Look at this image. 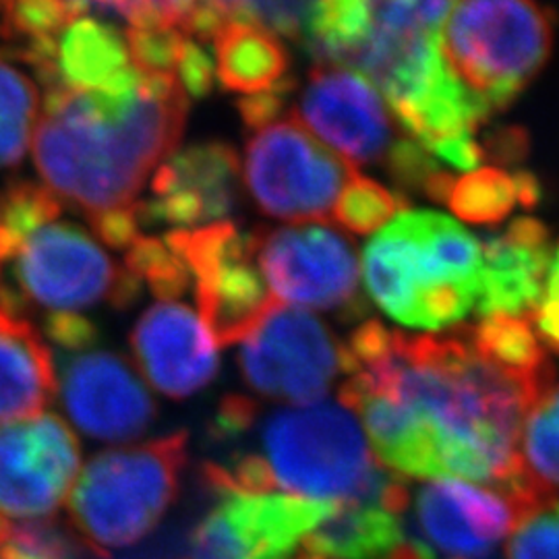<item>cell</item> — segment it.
Here are the masks:
<instances>
[{"label":"cell","instance_id":"obj_27","mask_svg":"<svg viewBox=\"0 0 559 559\" xmlns=\"http://www.w3.org/2000/svg\"><path fill=\"white\" fill-rule=\"evenodd\" d=\"M40 115L34 81L0 59V168L20 164Z\"/></svg>","mask_w":559,"mask_h":559},{"label":"cell","instance_id":"obj_35","mask_svg":"<svg viewBox=\"0 0 559 559\" xmlns=\"http://www.w3.org/2000/svg\"><path fill=\"white\" fill-rule=\"evenodd\" d=\"M214 80H216V69L210 55L205 52L200 40L189 38L182 48L179 69H177V81L182 92L193 98H205L214 90Z\"/></svg>","mask_w":559,"mask_h":559},{"label":"cell","instance_id":"obj_2","mask_svg":"<svg viewBox=\"0 0 559 559\" xmlns=\"http://www.w3.org/2000/svg\"><path fill=\"white\" fill-rule=\"evenodd\" d=\"M187 110L179 81L135 64L102 90L46 87L36 168L48 191L87 218L133 207L150 173L177 147Z\"/></svg>","mask_w":559,"mask_h":559},{"label":"cell","instance_id":"obj_25","mask_svg":"<svg viewBox=\"0 0 559 559\" xmlns=\"http://www.w3.org/2000/svg\"><path fill=\"white\" fill-rule=\"evenodd\" d=\"M369 29V0H316L300 34L318 64L350 67Z\"/></svg>","mask_w":559,"mask_h":559},{"label":"cell","instance_id":"obj_31","mask_svg":"<svg viewBox=\"0 0 559 559\" xmlns=\"http://www.w3.org/2000/svg\"><path fill=\"white\" fill-rule=\"evenodd\" d=\"M124 270L160 300L179 299L193 286L185 263L164 239L143 235L135 240L127 249Z\"/></svg>","mask_w":559,"mask_h":559},{"label":"cell","instance_id":"obj_28","mask_svg":"<svg viewBox=\"0 0 559 559\" xmlns=\"http://www.w3.org/2000/svg\"><path fill=\"white\" fill-rule=\"evenodd\" d=\"M460 221L498 224L520 203L516 177L500 168H480L454 180L448 201Z\"/></svg>","mask_w":559,"mask_h":559},{"label":"cell","instance_id":"obj_4","mask_svg":"<svg viewBox=\"0 0 559 559\" xmlns=\"http://www.w3.org/2000/svg\"><path fill=\"white\" fill-rule=\"evenodd\" d=\"M140 280L120 267L80 224L62 218V201L32 180L0 193V305L25 316L80 313L100 302L117 309L140 297Z\"/></svg>","mask_w":559,"mask_h":559},{"label":"cell","instance_id":"obj_24","mask_svg":"<svg viewBox=\"0 0 559 559\" xmlns=\"http://www.w3.org/2000/svg\"><path fill=\"white\" fill-rule=\"evenodd\" d=\"M468 330L483 357L496 362L537 396L556 380L547 346L540 340L533 316H483L479 323L468 325Z\"/></svg>","mask_w":559,"mask_h":559},{"label":"cell","instance_id":"obj_15","mask_svg":"<svg viewBox=\"0 0 559 559\" xmlns=\"http://www.w3.org/2000/svg\"><path fill=\"white\" fill-rule=\"evenodd\" d=\"M297 115L350 166L388 160L400 140L376 85L340 64H318L309 73Z\"/></svg>","mask_w":559,"mask_h":559},{"label":"cell","instance_id":"obj_18","mask_svg":"<svg viewBox=\"0 0 559 559\" xmlns=\"http://www.w3.org/2000/svg\"><path fill=\"white\" fill-rule=\"evenodd\" d=\"M519 514L493 487L431 480L415 498V533L436 556L473 558L493 551L512 533Z\"/></svg>","mask_w":559,"mask_h":559},{"label":"cell","instance_id":"obj_8","mask_svg":"<svg viewBox=\"0 0 559 559\" xmlns=\"http://www.w3.org/2000/svg\"><path fill=\"white\" fill-rule=\"evenodd\" d=\"M355 166L332 156L297 120H274L245 147V180L265 216L328 222Z\"/></svg>","mask_w":559,"mask_h":559},{"label":"cell","instance_id":"obj_11","mask_svg":"<svg viewBox=\"0 0 559 559\" xmlns=\"http://www.w3.org/2000/svg\"><path fill=\"white\" fill-rule=\"evenodd\" d=\"M214 496L216 503L187 537V559H293L338 506L274 491Z\"/></svg>","mask_w":559,"mask_h":559},{"label":"cell","instance_id":"obj_33","mask_svg":"<svg viewBox=\"0 0 559 559\" xmlns=\"http://www.w3.org/2000/svg\"><path fill=\"white\" fill-rule=\"evenodd\" d=\"M510 535L506 559H559V498L524 512Z\"/></svg>","mask_w":559,"mask_h":559},{"label":"cell","instance_id":"obj_41","mask_svg":"<svg viewBox=\"0 0 559 559\" xmlns=\"http://www.w3.org/2000/svg\"><path fill=\"white\" fill-rule=\"evenodd\" d=\"M459 559H506L501 558L500 554L493 549V551H487V554H480V556H473V558H459Z\"/></svg>","mask_w":559,"mask_h":559},{"label":"cell","instance_id":"obj_20","mask_svg":"<svg viewBox=\"0 0 559 559\" xmlns=\"http://www.w3.org/2000/svg\"><path fill=\"white\" fill-rule=\"evenodd\" d=\"M131 67L127 36L119 27L83 15L60 32L34 73L44 87L102 90Z\"/></svg>","mask_w":559,"mask_h":559},{"label":"cell","instance_id":"obj_36","mask_svg":"<svg viewBox=\"0 0 559 559\" xmlns=\"http://www.w3.org/2000/svg\"><path fill=\"white\" fill-rule=\"evenodd\" d=\"M295 90V81H282L276 87L255 94V96H242L237 102L240 119L245 122V127L258 131L261 127L282 119V112L288 104V98Z\"/></svg>","mask_w":559,"mask_h":559},{"label":"cell","instance_id":"obj_16","mask_svg":"<svg viewBox=\"0 0 559 559\" xmlns=\"http://www.w3.org/2000/svg\"><path fill=\"white\" fill-rule=\"evenodd\" d=\"M239 205V158L218 141L198 143L160 164L152 198L138 201L141 224H173L187 230L224 221Z\"/></svg>","mask_w":559,"mask_h":559},{"label":"cell","instance_id":"obj_29","mask_svg":"<svg viewBox=\"0 0 559 559\" xmlns=\"http://www.w3.org/2000/svg\"><path fill=\"white\" fill-rule=\"evenodd\" d=\"M80 537L55 520L0 519V559H87Z\"/></svg>","mask_w":559,"mask_h":559},{"label":"cell","instance_id":"obj_19","mask_svg":"<svg viewBox=\"0 0 559 559\" xmlns=\"http://www.w3.org/2000/svg\"><path fill=\"white\" fill-rule=\"evenodd\" d=\"M483 316H533L539 307L551 265V235L535 218H516L506 230L480 242Z\"/></svg>","mask_w":559,"mask_h":559},{"label":"cell","instance_id":"obj_42","mask_svg":"<svg viewBox=\"0 0 559 559\" xmlns=\"http://www.w3.org/2000/svg\"><path fill=\"white\" fill-rule=\"evenodd\" d=\"M295 559H325V558H320V556H313V554H307V551H305V556H299V558H295Z\"/></svg>","mask_w":559,"mask_h":559},{"label":"cell","instance_id":"obj_30","mask_svg":"<svg viewBox=\"0 0 559 559\" xmlns=\"http://www.w3.org/2000/svg\"><path fill=\"white\" fill-rule=\"evenodd\" d=\"M402 207H406V201L400 193L355 173L342 189L332 218L348 233L369 235L400 214Z\"/></svg>","mask_w":559,"mask_h":559},{"label":"cell","instance_id":"obj_37","mask_svg":"<svg viewBox=\"0 0 559 559\" xmlns=\"http://www.w3.org/2000/svg\"><path fill=\"white\" fill-rule=\"evenodd\" d=\"M87 221L92 224L96 237H100L112 249H129L135 240L143 237L141 235L143 224H141L138 203L133 207L106 212Z\"/></svg>","mask_w":559,"mask_h":559},{"label":"cell","instance_id":"obj_5","mask_svg":"<svg viewBox=\"0 0 559 559\" xmlns=\"http://www.w3.org/2000/svg\"><path fill=\"white\" fill-rule=\"evenodd\" d=\"M483 251L459 222L404 212L365 249V282L390 320L445 330L479 307Z\"/></svg>","mask_w":559,"mask_h":559},{"label":"cell","instance_id":"obj_39","mask_svg":"<svg viewBox=\"0 0 559 559\" xmlns=\"http://www.w3.org/2000/svg\"><path fill=\"white\" fill-rule=\"evenodd\" d=\"M489 145H491V150H489L491 154H487V156H491L493 160L510 164V162H519L520 158H524L528 140L520 129H503L489 140Z\"/></svg>","mask_w":559,"mask_h":559},{"label":"cell","instance_id":"obj_22","mask_svg":"<svg viewBox=\"0 0 559 559\" xmlns=\"http://www.w3.org/2000/svg\"><path fill=\"white\" fill-rule=\"evenodd\" d=\"M400 516L378 501L338 503L305 539V549L325 559H385L406 539Z\"/></svg>","mask_w":559,"mask_h":559},{"label":"cell","instance_id":"obj_6","mask_svg":"<svg viewBox=\"0 0 559 559\" xmlns=\"http://www.w3.org/2000/svg\"><path fill=\"white\" fill-rule=\"evenodd\" d=\"M185 431L87 462L69 496L73 533L96 559L145 539L177 501L187 466Z\"/></svg>","mask_w":559,"mask_h":559},{"label":"cell","instance_id":"obj_23","mask_svg":"<svg viewBox=\"0 0 559 559\" xmlns=\"http://www.w3.org/2000/svg\"><path fill=\"white\" fill-rule=\"evenodd\" d=\"M210 41L216 50V75L224 90L255 96L286 81L288 52L267 29L226 21Z\"/></svg>","mask_w":559,"mask_h":559},{"label":"cell","instance_id":"obj_13","mask_svg":"<svg viewBox=\"0 0 559 559\" xmlns=\"http://www.w3.org/2000/svg\"><path fill=\"white\" fill-rule=\"evenodd\" d=\"M80 441L55 415L0 423V519L52 516L80 477Z\"/></svg>","mask_w":559,"mask_h":559},{"label":"cell","instance_id":"obj_17","mask_svg":"<svg viewBox=\"0 0 559 559\" xmlns=\"http://www.w3.org/2000/svg\"><path fill=\"white\" fill-rule=\"evenodd\" d=\"M143 376L164 396L185 400L218 373V344L200 316L177 300L152 305L131 332Z\"/></svg>","mask_w":559,"mask_h":559},{"label":"cell","instance_id":"obj_32","mask_svg":"<svg viewBox=\"0 0 559 559\" xmlns=\"http://www.w3.org/2000/svg\"><path fill=\"white\" fill-rule=\"evenodd\" d=\"M316 0H201L222 23L242 21L299 38Z\"/></svg>","mask_w":559,"mask_h":559},{"label":"cell","instance_id":"obj_14","mask_svg":"<svg viewBox=\"0 0 559 559\" xmlns=\"http://www.w3.org/2000/svg\"><path fill=\"white\" fill-rule=\"evenodd\" d=\"M57 394L75 427L92 440H135L158 415L147 385L131 362L112 350L62 355Z\"/></svg>","mask_w":559,"mask_h":559},{"label":"cell","instance_id":"obj_7","mask_svg":"<svg viewBox=\"0 0 559 559\" xmlns=\"http://www.w3.org/2000/svg\"><path fill=\"white\" fill-rule=\"evenodd\" d=\"M551 44V15L535 0H456L441 29L443 60L491 115L539 75Z\"/></svg>","mask_w":559,"mask_h":559},{"label":"cell","instance_id":"obj_10","mask_svg":"<svg viewBox=\"0 0 559 559\" xmlns=\"http://www.w3.org/2000/svg\"><path fill=\"white\" fill-rule=\"evenodd\" d=\"M240 373L263 399L311 406L344 371V346L313 313L274 302L240 340Z\"/></svg>","mask_w":559,"mask_h":559},{"label":"cell","instance_id":"obj_9","mask_svg":"<svg viewBox=\"0 0 559 559\" xmlns=\"http://www.w3.org/2000/svg\"><path fill=\"white\" fill-rule=\"evenodd\" d=\"M166 245L185 263L201 320L218 346L245 338L278 302L267 293L255 255V235L233 222L168 233Z\"/></svg>","mask_w":559,"mask_h":559},{"label":"cell","instance_id":"obj_12","mask_svg":"<svg viewBox=\"0 0 559 559\" xmlns=\"http://www.w3.org/2000/svg\"><path fill=\"white\" fill-rule=\"evenodd\" d=\"M261 276L280 299L318 311L359 318L360 270L357 249L323 224L286 226L255 235Z\"/></svg>","mask_w":559,"mask_h":559},{"label":"cell","instance_id":"obj_26","mask_svg":"<svg viewBox=\"0 0 559 559\" xmlns=\"http://www.w3.org/2000/svg\"><path fill=\"white\" fill-rule=\"evenodd\" d=\"M520 466L547 491L559 487V381H551L526 411L519 440Z\"/></svg>","mask_w":559,"mask_h":559},{"label":"cell","instance_id":"obj_3","mask_svg":"<svg viewBox=\"0 0 559 559\" xmlns=\"http://www.w3.org/2000/svg\"><path fill=\"white\" fill-rule=\"evenodd\" d=\"M210 438L222 452L203 466V483L212 491L286 489L328 503L378 501L399 514L408 508L406 483L381 468L344 404L265 411L253 399L226 396Z\"/></svg>","mask_w":559,"mask_h":559},{"label":"cell","instance_id":"obj_38","mask_svg":"<svg viewBox=\"0 0 559 559\" xmlns=\"http://www.w3.org/2000/svg\"><path fill=\"white\" fill-rule=\"evenodd\" d=\"M533 318L543 344L559 355V249L549 265L545 290Z\"/></svg>","mask_w":559,"mask_h":559},{"label":"cell","instance_id":"obj_1","mask_svg":"<svg viewBox=\"0 0 559 559\" xmlns=\"http://www.w3.org/2000/svg\"><path fill=\"white\" fill-rule=\"evenodd\" d=\"M342 346L340 404L362 420L381 464L493 489L519 473L520 429L537 394L483 357L468 325L404 334L365 320Z\"/></svg>","mask_w":559,"mask_h":559},{"label":"cell","instance_id":"obj_21","mask_svg":"<svg viewBox=\"0 0 559 559\" xmlns=\"http://www.w3.org/2000/svg\"><path fill=\"white\" fill-rule=\"evenodd\" d=\"M55 396L50 348L32 321L0 305V423L38 417Z\"/></svg>","mask_w":559,"mask_h":559},{"label":"cell","instance_id":"obj_34","mask_svg":"<svg viewBox=\"0 0 559 559\" xmlns=\"http://www.w3.org/2000/svg\"><path fill=\"white\" fill-rule=\"evenodd\" d=\"M44 332L62 355L87 350L98 342L100 336L98 328L92 321L85 320L81 313L46 316Z\"/></svg>","mask_w":559,"mask_h":559},{"label":"cell","instance_id":"obj_40","mask_svg":"<svg viewBox=\"0 0 559 559\" xmlns=\"http://www.w3.org/2000/svg\"><path fill=\"white\" fill-rule=\"evenodd\" d=\"M516 185H519L520 205L524 207H533L540 200V185L535 175H531L528 170H519L514 173Z\"/></svg>","mask_w":559,"mask_h":559}]
</instances>
